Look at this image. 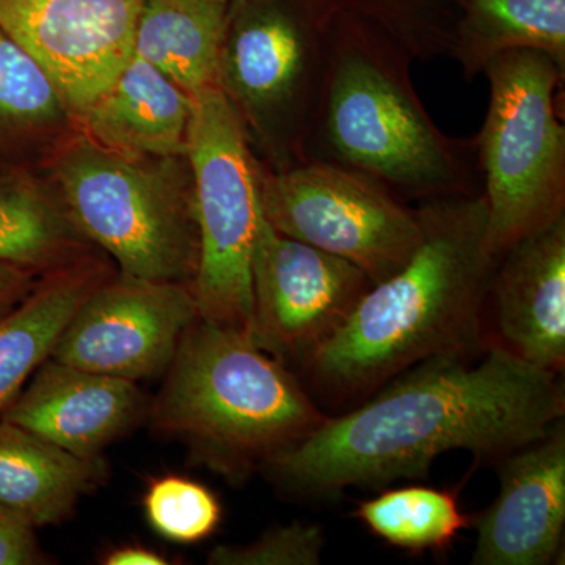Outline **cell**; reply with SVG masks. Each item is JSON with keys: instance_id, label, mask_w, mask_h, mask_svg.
<instances>
[{"instance_id": "cell-1", "label": "cell", "mask_w": 565, "mask_h": 565, "mask_svg": "<svg viewBox=\"0 0 565 565\" xmlns=\"http://www.w3.org/2000/svg\"><path fill=\"white\" fill-rule=\"evenodd\" d=\"M476 352L416 364L355 411L327 416L263 470L291 492L334 498L422 479L449 451L504 457L563 422L559 375L498 344L471 359Z\"/></svg>"}, {"instance_id": "cell-2", "label": "cell", "mask_w": 565, "mask_h": 565, "mask_svg": "<svg viewBox=\"0 0 565 565\" xmlns=\"http://www.w3.org/2000/svg\"><path fill=\"white\" fill-rule=\"evenodd\" d=\"M422 239L408 262L374 282L307 370L338 397L374 392L435 356L481 351L498 256L487 247L484 195L416 206Z\"/></svg>"}, {"instance_id": "cell-3", "label": "cell", "mask_w": 565, "mask_h": 565, "mask_svg": "<svg viewBox=\"0 0 565 565\" xmlns=\"http://www.w3.org/2000/svg\"><path fill=\"white\" fill-rule=\"evenodd\" d=\"M412 62L388 33L340 7L308 161L366 174L404 202L481 193L475 139H455L435 125Z\"/></svg>"}, {"instance_id": "cell-4", "label": "cell", "mask_w": 565, "mask_h": 565, "mask_svg": "<svg viewBox=\"0 0 565 565\" xmlns=\"http://www.w3.org/2000/svg\"><path fill=\"white\" fill-rule=\"evenodd\" d=\"M159 433L232 482L302 440L326 415L285 363L247 334L196 319L148 408Z\"/></svg>"}, {"instance_id": "cell-5", "label": "cell", "mask_w": 565, "mask_h": 565, "mask_svg": "<svg viewBox=\"0 0 565 565\" xmlns=\"http://www.w3.org/2000/svg\"><path fill=\"white\" fill-rule=\"evenodd\" d=\"M174 159H136L79 132L54 158L71 221L118 273L192 285L199 267L191 169Z\"/></svg>"}, {"instance_id": "cell-6", "label": "cell", "mask_w": 565, "mask_h": 565, "mask_svg": "<svg viewBox=\"0 0 565 565\" xmlns=\"http://www.w3.org/2000/svg\"><path fill=\"white\" fill-rule=\"evenodd\" d=\"M221 54L222 90L258 137L273 170L308 161L337 0H234ZM267 167V166H266Z\"/></svg>"}, {"instance_id": "cell-7", "label": "cell", "mask_w": 565, "mask_h": 565, "mask_svg": "<svg viewBox=\"0 0 565 565\" xmlns=\"http://www.w3.org/2000/svg\"><path fill=\"white\" fill-rule=\"evenodd\" d=\"M490 102L476 156L494 256L565 214V128L557 98L565 70L539 51L487 63Z\"/></svg>"}, {"instance_id": "cell-8", "label": "cell", "mask_w": 565, "mask_h": 565, "mask_svg": "<svg viewBox=\"0 0 565 565\" xmlns=\"http://www.w3.org/2000/svg\"><path fill=\"white\" fill-rule=\"evenodd\" d=\"M192 103L185 159L200 247L193 299L199 319L250 338L258 161L221 85L196 92Z\"/></svg>"}, {"instance_id": "cell-9", "label": "cell", "mask_w": 565, "mask_h": 565, "mask_svg": "<svg viewBox=\"0 0 565 565\" xmlns=\"http://www.w3.org/2000/svg\"><path fill=\"white\" fill-rule=\"evenodd\" d=\"M258 195L274 230L352 263L373 285L397 273L422 239L416 207L337 163L273 170L258 162Z\"/></svg>"}, {"instance_id": "cell-10", "label": "cell", "mask_w": 565, "mask_h": 565, "mask_svg": "<svg viewBox=\"0 0 565 565\" xmlns=\"http://www.w3.org/2000/svg\"><path fill=\"white\" fill-rule=\"evenodd\" d=\"M371 286L352 263L278 233L262 214L252 255V341L307 367Z\"/></svg>"}, {"instance_id": "cell-11", "label": "cell", "mask_w": 565, "mask_h": 565, "mask_svg": "<svg viewBox=\"0 0 565 565\" xmlns=\"http://www.w3.org/2000/svg\"><path fill=\"white\" fill-rule=\"evenodd\" d=\"M196 319L188 282L115 273L77 308L51 359L137 384L166 374Z\"/></svg>"}, {"instance_id": "cell-12", "label": "cell", "mask_w": 565, "mask_h": 565, "mask_svg": "<svg viewBox=\"0 0 565 565\" xmlns=\"http://www.w3.org/2000/svg\"><path fill=\"white\" fill-rule=\"evenodd\" d=\"M141 2L0 0V25L47 74L74 120L131 61Z\"/></svg>"}, {"instance_id": "cell-13", "label": "cell", "mask_w": 565, "mask_h": 565, "mask_svg": "<svg viewBox=\"0 0 565 565\" xmlns=\"http://www.w3.org/2000/svg\"><path fill=\"white\" fill-rule=\"evenodd\" d=\"M503 459L500 492L475 520L471 564H552L565 526L564 423Z\"/></svg>"}, {"instance_id": "cell-14", "label": "cell", "mask_w": 565, "mask_h": 565, "mask_svg": "<svg viewBox=\"0 0 565 565\" xmlns=\"http://www.w3.org/2000/svg\"><path fill=\"white\" fill-rule=\"evenodd\" d=\"M487 305L498 345L559 375L565 366V214L498 256Z\"/></svg>"}, {"instance_id": "cell-15", "label": "cell", "mask_w": 565, "mask_h": 565, "mask_svg": "<svg viewBox=\"0 0 565 565\" xmlns=\"http://www.w3.org/2000/svg\"><path fill=\"white\" fill-rule=\"evenodd\" d=\"M136 382L47 359L0 418L82 457L104 449L148 415Z\"/></svg>"}, {"instance_id": "cell-16", "label": "cell", "mask_w": 565, "mask_h": 565, "mask_svg": "<svg viewBox=\"0 0 565 565\" xmlns=\"http://www.w3.org/2000/svg\"><path fill=\"white\" fill-rule=\"evenodd\" d=\"M192 106V95L132 55L109 90L74 120L88 139L128 158H185Z\"/></svg>"}, {"instance_id": "cell-17", "label": "cell", "mask_w": 565, "mask_h": 565, "mask_svg": "<svg viewBox=\"0 0 565 565\" xmlns=\"http://www.w3.org/2000/svg\"><path fill=\"white\" fill-rule=\"evenodd\" d=\"M103 456L82 457L0 418V503L39 526L58 525L104 484Z\"/></svg>"}, {"instance_id": "cell-18", "label": "cell", "mask_w": 565, "mask_h": 565, "mask_svg": "<svg viewBox=\"0 0 565 565\" xmlns=\"http://www.w3.org/2000/svg\"><path fill=\"white\" fill-rule=\"evenodd\" d=\"M111 274L102 259L84 256L41 275L28 297L0 319V415L50 359L77 308Z\"/></svg>"}, {"instance_id": "cell-19", "label": "cell", "mask_w": 565, "mask_h": 565, "mask_svg": "<svg viewBox=\"0 0 565 565\" xmlns=\"http://www.w3.org/2000/svg\"><path fill=\"white\" fill-rule=\"evenodd\" d=\"M230 3L217 0H143L134 55L195 95L221 85V54Z\"/></svg>"}, {"instance_id": "cell-20", "label": "cell", "mask_w": 565, "mask_h": 565, "mask_svg": "<svg viewBox=\"0 0 565 565\" xmlns=\"http://www.w3.org/2000/svg\"><path fill=\"white\" fill-rule=\"evenodd\" d=\"M519 50L544 52L565 70V0H459L449 58L465 81Z\"/></svg>"}, {"instance_id": "cell-21", "label": "cell", "mask_w": 565, "mask_h": 565, "mask_svg": "<svg viewBox=\"0 0 565 565\" xmlns=\"http://www.w3.org/2000/svg\"><path fill=\"white\" fill-rule=\"evenodd\" d=\"M88 239L28 169L0 170V262L43 275L88 256Z\"/></svg>"}, {"instance_id": "cell-22", "label": "cell", "mask_w": 565, "mask_h": 565, "mask_svg": "<svg viewBox=\"0 0 565 565\" xmlns=\"http://www.w3.org/2000/svg\"><path fill=\"white\" fill-rule=\"evenodd\" d=\"M70 120L47 74L0 25V170L25 169V159Z\"/></svg>"}, {"instance_id": "cell-23", "label": "cell", "mask_w": 565, "mask_h": 565, "mask_svg": "<svg viewBox=\"0 0 565 565\" xmlns=\"http://www.w3.org/2000/svg\"><path fill=\"white\" fill-rule=\"evenodd\" d=\"M352 515L375 537L411 553L445 552L470 526L455 493L424 486L382 490Z\"/></svg>"}, {"instance_id": "cell-24", "label": "cell", "mask_w": 565, "mask_h": 565, "mask_svg": "<svg viewBox=\"0 0 565 565\" xmlns=\"http://www.w3.org/2000/svg\"><path fill=\"white\" fill-rule=\"evenodd\" d=\"M152 530L178 544L210 537L222 520V505L207 487L182 476L154 479L143 498Z\"/></svg>"}, {"instance_id": "cell-25", "label": "cell", "mask_w": 565, "mask_h": 565, "mask_svg": "<svg viewBox=\"0 0 565 565\" xmlns=\"http://www.w3.org/2000/svg\"><path fill=\"white\" fill-rule=\"evenodd\" d=\"M326 535L313 523L275 526L245 545H218L207 555L211 565H318Z\"/></svg>"}, {"instance_id": "cell-26", "label": "cell", "mask_w": 565, "mask_h": 565, "mask_svg": "<svg viewBox=\"0 0 565 565\" xmlns=\"http://www.w3.org/2000/svg\"><path fill=\"white\" fill-rule=\"evenodd\" d=\"M36 526L21 512L0 503V565L47 564Z\"/></svg>"}, {"instance_id": "cell-27", "label": "cell", "mask_w": 565, "mask_h": 565, "mask_svg": "<svg viewBox=\"0 0 565 565\" xmlns=\"http://www.w3.org/2000/svg\"><path fill=\"white\" fill-rule=\"evenodd\" d=\"M40 274L18 264L0 262V319L18 307L36 285Z\"/></svg>"}, {"instance_id": "cell-28", "label": "cell", "mask_w": 565, "mask_h": 565, "mask_svg": "<svg viewBox=\"0 0 565 565\" xmlns=\"http://www.w3.org/2000/svg\"><path fill=\"white\" fill-rule=\"evenodd\" d=\"M106 565H166L169 559L154 550L140 545H125L110 550L103 557Z\"/></svg>"}, {"instance_id": "cell-29", "label": "cell", "mask_w": 565, "mask_h": 565, "mask_svg": "<svg viewBox=\"0 0 565 565\" xmlns=\"http://www.w3.org/2000/svg\"><path fill=\"white\" fill-rule=\"evenodd\" d=\"M217 2L232 3V2H234V0H217Z\"/></svg>"}]
</instances>
